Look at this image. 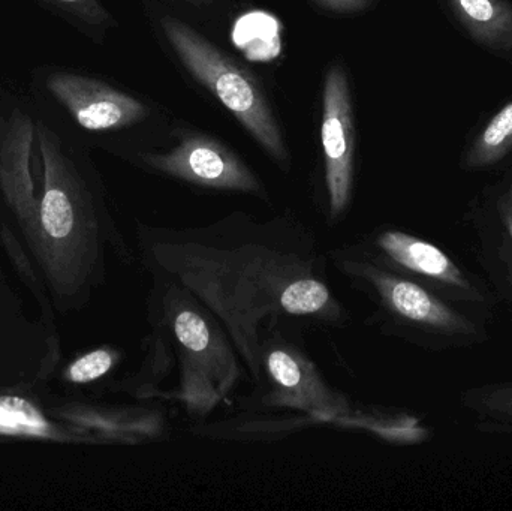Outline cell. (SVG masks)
I'll return each mask as SVG.
<instances>
[{"label": "cell", "mask_w": 512, "mask_h": 511, "mask_svg": "<svg viewBox=\"0 0 512 511\" xmlns=\"http://www.w3.org/2000/svg\"><path fill=\"white\" fill-rule=\"evenodd\" d=\"M113 366V356L108 351L98 350L78 359L69 369V377L74 383H90L107 374Z\"/></svg>", "instance_id": "4fadbf2b"}, {"label": "cell", "mask_w": 512, "mask_h": 511, "mask_svg": "<svg viewBox=\"0 0 512 511\" xmlns=\"http://www.w3.org/2000/svg\"><path fill=\"white\" fill-rule=\"evenodd\" d=\"M376 260L412 279L441 299L492 323L498 297L481 273L444 246L402 230L376 236Z\"/></svg>", "instance_id": "277c9868"}, {"label": "cell", "mask_w": 512, "mask_h": 511, "mask_svg": "<svg viewBox=\"0 0 512 511\" xmlns=\"http://www.w3.org/2000/svg\"><path fill=\"white\" fill-rule=\"evenodd\" d=\"M459 404L478 431L512 435V380L469 387L460 393Z\"/></svg>", "instance_id": "30bf717a"}, {"label": "cell", "mask_w": 512, "mask_h": 511, "mask_svg": "<svg viewBox=\"0 0 512 511\" xmlns=\"http://www.w3.org/2000/svg\"><path fill=\"white\" fill-rule=\"evenodd\" d=\"M48 12L86 35L101 32L113 17L99 0H47Z\"/></svg>", "instance_id": "8fae6325"}, {"label": "cell", "mask_w": 512, "mask_h": 511, "mask_svg": "<svg viewBox=\"0 0 512 511\" xmlns=\"http://www.w3.org/2000/svg\"><path fill=\"white\" fill-rule=\"evenodd\" d=\"M0 428L42 434L47 429V423L29 402L18 398H0Z\"/></svg>", "instance_id": "7c38bea8"}, {"label": "cell", "mask_w": 512, "mask_h": 511, "mask_svg": "<svg viewBox=\"0 0 512 511\" xmlns=\"http://www.w3.org/2000/svg\"><path fill=\"white\" fill-rule=\"evenodd\" d=\"M453 27L481 50L512 63V0H438Z\"/></svg>", "instance_id": "ba28073f"}, {"label": "cell", "mask_w": 512, "mask_h": 511, "mask_svg": "<svg viewBox=\"0 0 512 511\" xmlns=\"http://www.w3.org/2000/svg\"><path fill=\"white\" fill-rule=\"evenodd\" d=\"M143 159L161 173L206 188L242 192L261 188L251 168L233 150L207 135L182 134L176 149Z\"/></svg>", "instance_id": "52a82bcc"}, {"label": "cell", "mask_w": 512, "mask_h": 511, "mask_svg": "<svg viewBox=\"0 0 512 511\" xmlns=\"http://www.w3.org/2000/svg\"><path fill=\"white\" fill-rule=\"evenodd\" d=\"M321 138L331 215L337 216L351 200L355 152L351 90L340 65H334L325 77Z\"/></svg>", "instance_id": "8992f818"}, {"label": "cell", "mask_w": 512, "mask_h": 511, "mask_svg": "<svg viewBox=\"0 0 512 511\" xmlns=\"http://www.w3.org/2000/svg\"><path fill=\"white\" fill-rule=\"evenodd\" d=\"M180 2L191 3V5L195 6H203L209 5V3H212L213 0H180Z\"/></svg>", "instance_id": "9a60e30c"}, {"label": "cell", "mask_w": 512, "mask_h": 511, "mask_svg": "<svg viewBox=\"0 0 512 511\" xmlns=\"http://www.w3.org/2000/svg\"><path fill=\"white\" fill-rule=\"evenodd\" d=\"M26 90L83 146L84 140L138 125L149 114L135 96L95 75L56 63L36 66Z\"/></svg>", "instance_id": "7a4b0ae2"}, {"label": "cell", "mask_w": 512, "mask_h": 511, "mask_svg": "<svg viewBox=\"0 0 512 511\" xmlns=\"http://www.w3.org/2000/svg\"><path fill=\"white\" fill-rule=\"evenodd\" d=\"M312 2L325 11L345 14V12L360 11L366 6L367 0H312Z\"/></svg>", "instance_id": "5bb4252c"}, {"label": "cell", "mask_w": 512, "mask_h": 511, "mask_svg": "<svg viewBox=\"0 0 512 511\" xmlns=\"http://www.w3.org/2000/svg\"><path fill=\"white\" fill-rule=\"evenodd\" d=\"M379 306L385 329L424 350L454 351L486 344L490 323L447 302L412 279L376 261L358 264Z\"/></svg>", "instance_id": "6da1fadb"}, {"label": "cell", "mask_w": 512, "mask_h": 511, "mask_svg": "<svg viewBox=\"0 0 512 511\" xmlns=\"http://www.w3.org/2000/svg\"><path fill=\"white\" fill-rule=\"evenodd\" d=\"M30 2L35 3V5H38L39 8H42V9H44V11L48 12L47 0H30Z\"/></svg>", "instance_id": "2e32d148"}, {"label": "cell", "mask_w": 512, "mask_h": 511, "mask_svg": "<svg viewBox=\"0 0 512 511\" xmlns=\"http://www.w3.org/2000/svg\"><path fill=\"white\" fill-rule=\"evenodd\" d=\"M512 159V96L481 120L460 153L459 167L466 173H492Z\"/></svg>", "instance_id": "9c48e42d"}, {"label": "cell", "mask_w": 512, "mask_h": 511, "mask_svg": "<svg viewBox=\"0 0 512 511\" xmlns=\"http://www.w3.org/2000/svg\"><path fill=\"white\" fill-rule=\"evenodd\" d=\"M161 26L186 69L234 114L271 158L285 162L288 155L282 132L255 78L189 24L167 15Z\"/></svg>", "instance_id": "3957f363"}, {"label": "cell", "mask_w": 512, "mask_h": 511, "mask_svg": "<svg viewBox=\"0 0 512 511\" xmlns=\"http://www.w3.org/2000/svg\"><path fill=\"white\" fill-rule=\"evenodd\" d=\"M462 222L481 275L512 309V167L469 201Z\"/></svg>", "instance_id": "5b68a950"}]
</instances>
